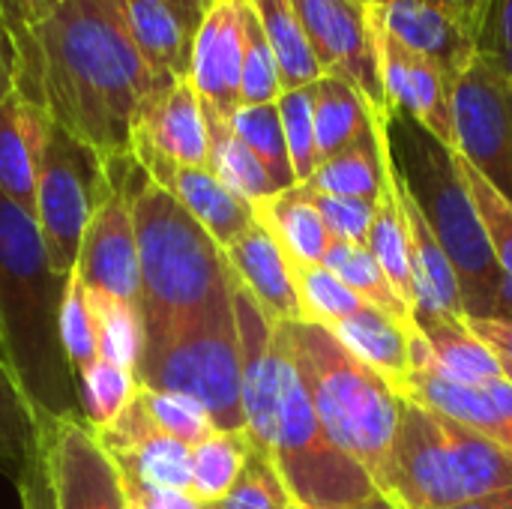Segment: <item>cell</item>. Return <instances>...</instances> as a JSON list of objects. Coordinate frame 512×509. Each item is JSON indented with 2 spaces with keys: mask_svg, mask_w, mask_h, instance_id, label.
I'll return each mask as SVG.
<instances>
[{
  "mask_svg": "<svg viewBox=\"0 0 512 509\" xmlns=\"http://www.w3.org/2000/svg\"><path fill=\"white\" fill-rule=\"evenodd\" d=\"M12 45L15 90L105 159L132 153L141 111L174 84L138 54L117 0H63Z\"/></svg>",
  "mask_w": 512,
  "mask_h": 509,
  "instance_id": "obj_1",
  "label": "cell"
},
{
  "mask_svg": "<svg viewBox=\"0 0 512 509\" xmlns=\"http://www.w3.org/2000/svg\"><path fill=\"white\" fill-rule=\"evenodd\" d=\"M69 273L48 261L36 216L0 192V354L39 420H84L60 336Z\"/></svg>",
  "mask_w": 512,
  "mask_h": 509,
  "instance_id": "obj_2",
  "label": "cell"
},
{
  "mask_svg": "<svg viewBox=\"0 0 512 509\" xmlns=\"http://www.w3.org/2000/svg\"><path fill=\"white\" fill-rule=\"evenodd\" d=\"M120 168L138 237L141 324L174 321L228 297L234 273L225 249L171 192L150 180L135 153H126Z\"/></svg>",
  "mask_w": 512,
  "mask_h": 509,
  "instance_id": "obj_3",
  "label": "cell"
},
{
  "mask_svg": "<svg viewBox=\"0 0 512 509\" xmlns=\"http://www.w3.org/2000/svg\"><path fill=\"white\" fill-rule=\"evenodd\" d=\"M276 333L303 378L327 438L378 483L399 429L405 396H399L375 369L360 363L321 324H276Z\"/></svg>",
  "mask_w": 512,
  "mask_h": 509,
  "instance_id": "obj_4",
  "label": "cell"
},
{
  "mask_svg": "<svg viewBox=\"0 0 512 509\" xmlns=\"http://www.w3.org/2000/svg\"><path fill=\"white\" fill-rule=\"evenodd\" d=\"M393 159L417 195L462 285L468 318H498L504 273L492 255L474 201L453 165L450 150L405 114H390Z\"/></svg>",
  "mask_w": 512,
  "mask_h": 509,
  "instance_id": "obj_5",
  "label": "cell"
},
{
  "mask_svg": "<svg viewBox=\"0 0 512 509\" xmlns=\"http://www.w3.org/2000/svg\"><path fill=\"white\" fill-rule=\"evenodd\" d=\"M135 381L138 387L192 396L219 432H246L240 336L231 294L201 312L144 324Z\"/></svg>",
  "mask_w": 512,
  "mask_h": 509,
  "instance_id": "obj_6",
  "label": "cell"
},
{
  "mask_svg": "<svg viewBox=\"0 0 512 509\" xmlns=\"http://www.w3.org/2000/svg\"><path fill=\"white\" fill-rule=\"evenodd\" d=\"M375 486L396 509H450L480 501L471 429L423 402L402 399L399 429Z\"/></svg>",
  "mask_w": 512,
  "mask_h": 509,
  "instance_id": "obj_7",
  "label": "cell"
},
{
  "mask_svg": "<svg viewBox=\"0 0 512 509\" xmlns=\"http://www.w3.org/2000/svg\"><path fill=\"white\" fill-rule=\"evenodd\" d=\"M267 456L273 459L276 471L282 474L288 492L300 507H348L381 498L366 468H360L327 438L285 345Z\"/></svg>",
  "mask_w": 512,
  "mask_h": 509,
  "instance_id": "obj_8",
  "label": "cell"
},
{
  "mask_svg": "<svg viewBox=\"0 0 512 509\" xmlns=\"http://www.w3.org/2000/svg\"><path fill=\"white\" fill-rule=\"evenodd\" d=\"M108 195L111 177L105 156L54 123L39 168L33 216L57 273L75 270L84 231Z\"/></svg>",
  "mask_w": 512,
  "mask_h": 509,
  "instance_id": "obj_9",
  "label": "cell"
},
{
  "mask_svg": "<svg viewBox=\"0 0 512 509\" xmlns=\"http://www.w3.org/2000/svg\"><path fill=\"white\" fill-rule=\"evenodd\" d=\"M453 126L456 150L512 201V84L483 54L453 81Z\"/></svg>",
  "mask_w": 512,
  "mask_h": 509,
  "instance_id": "obj_10",
  "label": "cell"
},
{
  "mask_svg": "<svg viewBox=\"0 0 512 509\" xmlns=\"http://www.w3.org/2000/svg\"><path fill=\"white\" fill-rule=\"evenodd\" d=\"M327 75L348 78L375 117L390 120L369 6L360 0H291Z\"/></svg>",
  "mask_w": 512,
  "mask_h": 509,
  "instance_id": "obj_11",
  "label": "cell"
},
{
  "mask_svg": "<svg viewBox=\"0 0 512 509\" xmlns=\"http://www.w3.org/2000/svg\"><path fill=\"white\" fill-rule=\"evenodd\" d=\"M57 509H129L123 474L84 420H39Z\"/></svg>",
  "mask_w": 512,
  "mask_h": 509,
  "instance_id": "obj_12",
  "label": "cell"
},
{
  "mask_svg": "<svg viewBox=\"0 0 512 509\" xmlns=\"http://www.w3.org/2000/svg\"><path fill=\"white\" fill-rule=\"evenodd\" d=\"M111 177V195L93 213L81 252H78V276L87 288H99L114 294L132 306L141 303V261H138V237L132 222L129 192L123 186L120 156L105 159Z\"/></svg>",
  "mask_w": 512,
  "mask_h": 509,
  "instance_id": "obj_13",
  "label": "cell"
},
{
  "mask_svg": "<svg viewBox=\"0 0 512 509\" xmlns=\"http://www.w3.org/2000/svg\"><path fill=\"white\" fill-rule=\"evenodd\" d=\"M369 18H372V9H369ZM372 36H375L378 69H381V84H384L390 114L411 117L447 150H456L453 81L432 60L402 48L375 21H372Z\"/></svg>",
  "mask_w": 512,
  "mask_h": 509,
  "instance_id": "obj_14",
  "label": "cell"
},
{
  "mask_svg": "<svg viewBox=\"0 0 512 509\" xmlns=\"http://www.w3.org/2000/svg\"><path fill=\"white\" fill-rule=\"evenodd\" d=\"M93 435L126 480L153 489L189 492L192 447L168 438L147 414L141 396H135L132 405L114 423L93 429Z\"/></svg>",
  "mask_w": 512,
  "mask_h": 509,
  "instance_id": "obj_15",
  "label": "cell"
},
{
  "mask_svg": "<svg viewBox=\"0 0 512 509\" xmlns=\"http://www.w3.org/2000/svg\"><path fill=\"white\" fill-rule=\"evenodd\" d=\"M246 0H213L195 30L189 84L207 114L228 120L240 108Z\"/></svg>",
  "mask_w": 512,
  "mask_h": 509,
  "instance_id": "obj_16",
  "label": "cell"
},
{
  "mask_svg": "<svg viewBox=\"0 0 512 509\" xmlns=\"http://www.w3.org/2000/svg\"><path fill=\"white\" fill-rule=\"evenodd\" d=\"M372 21L402 48L432 60L450 81H456L480 57L477 33L438 0H390L369 6Z\"/></svg>",
  "mask_w": 512,
  "mask_h": 509,
  "instance_id": "obj_17",
  "label": "cell"
},
{
  "mask_svg": "<svg viewBox=\"0 0 512 509\" xmlns=\"http://www.w3.org/2000/svg\"><path fill=\"white\" fill-rule=\"evenodd\" d=\"M135 159L150 180L171 192L222 249H228L255 222V207L234 195L210 168L177 165L153 153H138Z\"/></svg>",
  "mask_w": 512,
  "mask_h": 509,
  "instance_id": "obj_18",
  "label": "cell"
},
{
  "mask_svg": "<svg viewBox=\"0 0 512 509\" xmlns=\"http://www.w3.org/2000/svg\"><path fill=\"white\" fill-rule=\"evenodd\" d=\"M132 153H153L177 165L207 168V114L189 78L174 81L141 111L132 135Z\"/></svg>",
  "mask_w": 512,
  "mask_h": 509,
  "instance_id": "obj_19",
  "label": "cell"
},
{
  "mask_svg": "<svg viewBox=\"0 0 512 509\" xmlns=\"http://www.w3.org/2000/svg\"><path fill=\"white\" fill-rule=\"evenodd\" d=\"M405 399L441 411L512 453V381L507 375L483 384H456L432 369H414Z\"/></svg>",
  "mask_w": 512,
  "mask_h": 509,
  "instance_id": "obj_20",
  "label": "cell"
},
{
  "mask_svg": "<svg viewBox=\"0 0 512 509\" xmlns=\"http://www.w3.org/2000/svg\"><path fill=\"white\" fill-rule=\"evenodd\" d=\"M225 258L234 279L252 294L273 324L306 321L294 267L258 219L225 249Z\"/></svg>",
  "mask_w": 512,
  "mask_h": 509,
  "instance_id": "obj_21",
  "label": "cell"
},
{
  "mask_svg": "<svg viewBox=\"0 0 512 509\" xmlns=\"http://www.w3.org/2000/svg\"><path fill=\"white\" fill-rule=\"evenodd\" d=\"M51 114L12 90L0 102V192L9 195L27 213L36 210V183L42 156L51 138Z\"/></svg>",
  "mask_w": 512,
  "mask_h": 509,
  "instance_id": "obj_22",
  "label": "cell"
},
{
  "mask_svg": "<svg viewBox=\"0 0 512 509\" xmlns=\"http://www.w3.org/2000/svg\"><path fill=\"white\" fill-rule=\"evenodd\" d=\"M414 369H432L456 384L504 375L501 357L471 333L465 318L447 312H414Z\"/></svg>",
  "mask_w": 512,
  "mask_h": 509,
  "instance_id": "obj_23",
  "label": "cell"
},
{
  "mask_svg": "<svg viewBox=\"0 0 512 509\" xmlns=\"http://www.w3.org/2000/svg\"><path fill=\"white\" fill-rule=\"evenodd\" d=\"M393 186H396L402 216H405V228H408L411 270H414V288H417L414 312H447L456 318H468L459 276H456L438 234L432 231L417 195L411 192L408 180L402 177L396 159H393Z\"/></svg>",
  "mask_w": 512,
  "mask_h": 509,
  "instance_id": "obj_24",
  "label": "cell"
},
{
  "mask_svg": "<svg viewBox=\"0 0 512 509\" xmlns=\"http://www.w3.org/2000/svg\"><path fill=\"white\" fill-rule=\"evenodd\" d=\"M327 330L360 363L375 369L399 396H408L414 378V318L399 321L366 303L357 315L336 321Z\"/></svg>",
  "mask_w": 512,
  "mask_h": 509,
  "instance_id": "obj_25",
  "label": "cell"
},
{
  "mask_svg": "<svg viewBox=\"0 0 512 509\" xmlns=\"http://www.w3.org/2000/svg\"><path fill=\"white\" fill-rule=\"evenodd\" d=\"M120 18L138 54L168 81L189 78L195 24L168 0H117Z\"/></svg>",
  "mask_w": 512,
  "mask_h": 509,
  "instance_id": "obj_26",
  "label": "cell"
},
{
  "mask_svg": "<svg viewBox=\"0 0 512 509\" xmlns=\"http://www.w3.org/2000/svg\"><path fill=\"white\" fill-rule=\"evenodd\" d=\"M255 219L270 231L291 264L318 267L324 264L333 237L321 219V213L309 204L300 186L276 192L255 204Z\"/></svg>",
  "mask_w": 512,
  "mask_h": 509,
  "instance_id": "obj_27",
  "label": "cell"
},
{
  "mask_svg": "<svg viewBox=\"0 0 512 509\" xmlns=\"http://www.w3.org/2000/svg\"><path fill=\"white\" fill-rule=\"evenodd\" d=\"M387 153H390L387 120H375V126L360 141H354L342 153L321 162L312 180L303 186L315 192H327V195L378 201L384 189V174H387Z\"/></svg>",
  "mask_w": 512,
  "mask_h": 509,
  "instance_id": "obj_28",
  "label": "cell"
},
{
  "mask_svg": "<svg viewBox=\"0 0 512 509\" xmlns=\"http://www.w3.org/2000/svg\"><path fill=\"white\" fill-rule=\"evenodd\" d=\"M309 90H312L315 141H318L321 162L360 141L375 126V120H381L375 117L363 93L342 75H321L315 84H309Z\"/></svg>",
  "mask_w": 512,
  "mask_h": 509,
  "instance_id": "obj_29",
  "label": "cell"
},
{
  "mask_svg": "<svg viewBox=\"0 0 512 509\" xmlns=\"http://www.w3.org/2000/svg\"><path fill=\"white\" fill-rule=\"evenodd\" d=\"M252 9L276 54L285 90L309 87L321 75H327L291 0H252Z\"/></svg>",
  "mask_w": 512,
  "mask_h": 509,
  "instance_id": "obj_30",
  "label": "cell"
},
{
  "mask_svg": "<svg viewBox=\"0 0 512 509\" xmlns=\"http://www.w3.org/2000/svg\"><path fill=\"white\" fill-rule=\"evenodd\" d=\"M369 252L399 291V297L414 309L417 303V288H414V270H411V249H408V228L402 216V204L393 186V147L387 153V174H384V189L378 195L375 207V222L369 231Z\"/></svg>",
  "mask_w": 512,
  "mask_h": 509,
  "instance_id": "obj_31",
  "label": "cell"
},
{
  "mask_svg": "<svg viewBox=\"0 0 512 509\" xmlns=\"http://www.w3.org/2000/svg\"><path fill=\"white\" fill-rule=\"evenodd\" d=\"M207 114V111H204ZM207 135H210V153H207V168L243 201H249L252 207L270 195L279 192V186L273 183V177L267 174V168L258 162V156L234 135L231 123L207 114Z\"/></svg>",
  "mask_w": 512,
  "mask_h": 509,
  "instance_id": "obj_32",
  "label": "cell"
},
{
  "mask_svg": "<svg viewBox=\"0 0 512 509\" xmlns=\"http://www.w3.org/2000/svg\"><path fill=\"white\" fill-rule=\"evenodd\" d=\"M252 450L255 447L246 432H213L210 438L195 444L189 495L201 507L219 504L234 489Z\"/></svg>",
  "mask_w": 512,
  "mask_h": 509,
  "instance_id": "obj_33",
  "label": "cell"
},
{
  "mask_svg": "<svg viewBox=\"0 0 512 509\" xmlns=\"http://www.w3.org/2000/svg\"><path fill=\"white\" fill-rule=\"evenodd\" d=\"M87 309L93 318V330H96V348H99V360H108L114 366H123L129 372H135L138 357H141V342H144V324H141V312L138 306L105 294L99 288H87Z\"/></svg>",
  "mask_w": 512,
  "mask_h": 509,
  "instance_id": "obj_34",
  "label": "cell"
},
{
  "mask_svg": "<svg viewBox=\"0 0 512 509\" xmlns=\"http://www.w3.org/2000/svg\"><path fill=\"white\" fill-rule=\"evenodd\" d=\"M324 267L330 273H336L369 306L384 309L387 315H393L399 321H411L414 318V309L399 297V291L393 288V282L387 279V273L381 270V264L369 252V246L333 240V246H330V252L324 258Z\"/></svg>",
  "mask_w": 512,
  "mask_h": 509,
  "instance_id": "obj_35",
  "label": "cell"
},
{
  "mask_svg": "<svg viewBox=\"0 0 512 509\" xmlns=\"http://www.w3.org/2000/svg\"><path fill=\"white\" fill-rule=\"evenodd\" d=\"M39 447V417L0 354V471L12 480Z\"/></svg>",
  "mask_w": 512,
  "mask_h": 509,
  "instance_id": "obj_36",
  "label": "cell"
},
{
  "mask_svg": "<svg viewBox=\"0 0 512 509\" xmlns=\"http://www.w3.org/2000/svg\"><path fill=\"white\" fill-rule=\"evenodd\" d=\"M234 135L258 156V162L267 168V174L273 177V183L279 186V192L294 189L297 177H294V165L288 156V144H285V129H282V117H279V105H240L231 117H228Z\"/></svg>",
  "mask_w": 512,
  "mask_h": 509,
  "instance_id": "obj_37",
  "label": "cell"
},
{
  "mask_svg": "<svg viewBox=\"0 0 512 509\" xmlns=\"http://www.w3.org/2000/svg\"><path fill=\"white\" fill-rule=\"evenodd\" d=\"M138 396L135 372L114 366L108 360H96L90 369L78 375V399L81 417L90 429H102L114 423Z\"/></svg>",
  "mask_w": 512,
  "mask_h": 509,
  "instance_id": "obj_38",
  "label": "cell"
},
{
  "mask_svg": "<svg viewBox=\"0 0 512 509\" xmlns=\"http://www.w3.org/2000/svg\"><path fill=\"white\" fill-rule=\"evenodd\" d=\"M285 93L276 54L264 36V27L246 0L243 15V72H240V105H270Z\"/></svg>",
  "mask_w": 512,
  "mask_h": 509,
  "instance_id": "obj_39",
  "label": "cell"
},
{
  "mask_svg": "<svg viewBox=\"0 0 512 509\" xmlns=\"http://www.w3.org/2000/svg\"><path fill=\"white\" fill-rule=\"evenodd\" d=\"M294 267V279H297V294L303 303V315L312 324L321 327H333L336 321H345L351 315H357L366 300L357 297L336 273H330L324 264L318 267H306V264H291Z\"/></svg>",
  "mask_w": 512,
  "mask_h": 509,
  "instance_id": "obj_40",
  "label": "cell"
},
{
  "mask_svg": "<svg viewBox=\"0 0 512 509\" xmlns=\"http://www.w3.org/2000/svg\"><path fill=\"white\" fill-rule=\"evenodd\" d=\"M138 396L147 408V414L153 417V423L174 441L195 447L204 438H210L213 432H219L210 420V414L204 411L201 402H195L186 393H171V390H150V387H138Z\"/></svg>",
  "mask_w": 512,
  "mask_h": 509,
  "instance_id": "obj_41",
  "label": "cell"
},
{
  "mask_svg": "<svg viewBox=\"0 0 512 509\" xmlns=\"http://www.w3.org/2000/svg\"><path fill=\"white\" fill-rule=\"evenodd\" d=\"M276 105H279V117H282L285 144H288V156H291V165H294L297 186L300 183H309L312 174L321 165V159H318V141H315L312 90L309 87L285 90Z\"/></svg>",
  "mask_w": 512,
  "mask_h": 509,
  "instance_id": "obj_42",
  "label": "cell"
},
{
  "mask_svg": "<svg viewBox=\"0 0 512 509\" xmlns=\"http://www.w3.org/2000/svg\"><path fill=\"white\" fill-rule=\"evenodd\" d=\"M291 504L294 495L288 492L273 459L252 450L234 489L219 504H213V509H288Z\"/></svg>",
  "mask_w": 512,
  "mask_h": 509,
  "instance_id": "obj_43",
  "label": "cell"
},
{
  "mask_svg": "<svg viewBox=\"0 0 512 509\" xmlns=\"http://www.w3.org/2000/svg\"><path fill=\"white\" fill-rule=\"evenodd\" d=\"M60 336H63V348H66V357H69L75 375H81L84 369H90L99 360L96 330H93V318L87 309V294H84V282H81L78 270L69 273V285L63 294Z\"/></svg>",
  "mask_w": 512,
  "mask_h": 509,
  "instance_id": "obj_44",
  "label": "cell"
},
{
  "mask_svg": "<svg viewBox=\"0 0 512 509\" xmlns=\"http://www.w3.org/2000/svg\"><path fill=\"white\" fill-rule=\"evenodd\" d=\"M303 195L309 198V204L321 213L327 231L333 240L342 243H357L366 246L369 243V231L375 222V207L378 201H366V198H345V195H327V192H315L309 186H303Z\"/></svg>",
  "mask_w": 512,
  "mask_h": 509,
  "instance_id": "obj_45",
  "label": "cell"
},
{
  "mask_svg": "<svg viewBox=\"0 0 512 509\" xmlns=\"http://www.w3.org/2000/svg\"><path fill=\"white\" fill-rule=\"evenodd\" d=\"M480 54L489 57L512 84V0H492L480 33Z\"/></svg>",
  "mask_w": 512,
  "mask_h": 509,
  "instance_id": "obj_46",
  "label": "cell"
},
{
  "mask_svg": "<svg viewBox=\"0 0 512 509\" xmlns=\"http://www.w3.org/2000/svg\"><path fill=\"white\" fill-rule=\"evenodd\" d=\"M18 486V498L21 509H57L54 498V486H51V471L45 462V450H42V435H39V447L30 456V462L24 465L21 477L15 480Z\"/></svg>",
  "mask_w": 512,
  "mask_h": 509,
  "instance_id": "obj_47",
  "label": "cell"
},
{
  "mask_svg": "<svg viewBox=\"0 0 512 509\" xmlns=\"http://www.w3.org/2000/svg\"><path fill=\"white\" fill-rule=\"evenodd\" d=\"M129 509H204L189 492H171V489H153L135 480L123 477Z\"/></svg>",
  "mask_w": 512,
  "mask_h": 509,
  "instance_id": "obj_48",
  "label": "cell"
},
{
  "mask_svg": "<svg viewBox=\"0 0 512 509\" xmlns=\"http://www.w3.org/2000/svg\"><path fill=\"white\" fill-rule=\"evenodd\" d=\"M57 3L63 0H0V27L9 36H21L33 24H39Z\"/></svg>",
  "mask_w": 512,
  "mask_h": 509,
  "instance_id": "obj_49",
  "label": "cell"
},
{
  "mask_svg": "<svg viewBox=\"0 0 512 509\" xmlns=\"http://www.w3.org/2000/svg\"><path fill=\"white\" fill-rule=\"evenodd\" d=\"M471 333L489 345L501 360L512 363V321L507 318H465Z\"/></svg>",
  "mask_w": 512,
  "mask_h": 509,
  "instance_id": "obj_50",
  "label": "cell"
},
{
  "mask_svg": "<svg viewBox=\"0 0 512 509\" xmlns=\"http://www.w3.org/2000/svg\"><path fill=\"white\" fill-rule=\"evenodd\" d=\"M438 3H444V6H450L474 33H477V39H480V33H483V24H486V18H489V9H492V0H438Z\"/></svg>",
  "mask_w": 512,
  "mask_h": 509,
  "instance_id": "obj_51",
  "label": "cell"
},
{
  "mask_svg": "<svg viewBox=\"0 0 512 509\" xmlns=\"http://www.w3.org/2000/svg\"><path fill=\"white\" fill-rule=\"evenodd\" d=\"M15 90V45L12 36L0 27V102Z\"/></svg>",
  "mask_w": 512,
  "mask_h": 509,
  "instance_id": "obj_52",
  "label": "cell"
},
{
  "mask_svg": "<svg viewBox=\"0 0 512 509\" xmlns=\"http://www.w3.org/2000/svg\"><path fill=\"white\" fill-rule=\"evenodd\" d=\"M450 509H512V489L510 492H501V495H489V498H480V501H468V504H456Z\"/></svg>",
  "mask_w": 512,
  "mask_h": 509,
  "instance_id": "obj_53",
  "label": "cell"
},
{
  "mask_svg": "<svg viewBox=\"0 0 512 509\" xmlns=\"http://www.w3.org/2000/svg\"><path fill=\"white\" fill-rule=\"evenodd\" d=\"M171 6H177L195 27L201 24V18H204V12H207V6H210V0H168Z\"/></svg>",
  "mask_w": 512,
  "mask_h": 509,
  "instance_id": "obj_54",
  "label": "cell"
},
{
  "mask_svg": "<svg viewBox=\"0 0 512 509\" xmlns=\"http://www.w3.org/2000/svg\"><path fill=\"white\" fill-rule=\"evenodd\" d=\"M309 509H396V507L381 495V498H372V501H363V504H348V507H309Z\"/></svg>",
  "mask_w": 512,
  "mask_h": 509,
  "instance_id": "obj_55",
  "label": "cell"
},
{
  "mask_svg": "<svg viewBox=\"0 0 512 509\" xmlns=\"http://www.w3.org/2000/svg\"><path fill=\"white\" fill-rule=\"evenodd\" d=\"M363 6H384V3H390V0H360Z\"/></svg>",
  "mask_w": 512,
  "mask_h": 509,
  "instance_id": "obj_56",
  "label": "cell"
},
{
  "mask_svg": "<svg viewBox=\"0 0 512 509\" xmlns=\"http://www.w3.org/2000/svg\"><path fill=\"white\" fill-rule=\"evenodd\" d=\"M504 363V375H507V381H512V363H507V360H501Z\"/></svg>",
  "mask_w": 512,
  "mask_h": 509,
  "instance_id": "obj_57",
  "label": "cell"
},
{
  "mask_svg": "<svg viewBox=\"0 0 512 509\" xmlns=\"http://www.w3.org/2000/svg\"><path fill=\"white\" fill-rule=\"evenodd\" d=\"M288 509H306V507H300V504H297V501H294V504H291V507Z\"/></svg>",
  "mask_w": 512,
  "mask_h": 509,
  "instance_id": "obj_58",
  "label": "cell"
},
{
  "mask_svg": "<svg viewBox=\"0 0 512 509\" xmlns=\"http://www.w3.org/2000/svg\"><path fill=\"white\" fill-rule=\"evenodd\" d=\"M204 509H213V507H204Z\"/></svg>",
  "mask_w": 512,
  "mask_h": 509,
  "instance_id": "obj_59",
  "label": "cell"
},
{
  "mask_svg": "<svg viewBox=\"0 0 512 509\" xmlns=\"http://www.w3.org/2000/svg\"><path fill=\"white\" fill-rule=\"evenodd\" d=\"M210 3H213V0H210Z\"/></svg>",
  "mask_w": 512,
  "mask_h": 509,
  "instance_id": "obj_60",
  "label": "cell"
}]
</instances>
